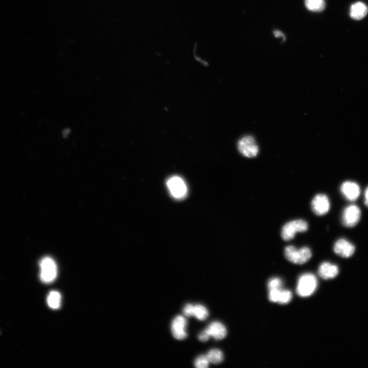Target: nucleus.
I'll return each instance as SVG.
<instances>
[{"instance_id":"f257e3e1","label":"nucleus","mask_w":368,"mask_h":368,"mask_svg":"<svg viewBox=\"0 0 368 368\" xmlns=\"http://www.w3.org/2000/svg\"><path fill=\"white\" fill-rule=\"evenodd\" d=\"M317 287L316 277L310 273L300 276L297 286V293L301 297H308L312 295Z\"/></svg>"},{"instance_id":"f03ea898","label":"nucleus","mask_w":368,"mask_h":368,"mask_svg":"<svg viewBox=\"0 0 368 368\" xmlns=\"http://www.w3.org/2000/svg\"><path fill=\"white\" fill-rule=\"evenodd\" d=\"M284 255L289 261L294 264H303L310 260L312 253L306 247L298 249L294 246H289L285 248Z\"/></svg>"},{"instance_id":"7ed1b4c3","label":"nucleus","mask_w":368,"mask_h":368,"mask_svg":"<svg viewBox=\"0 0 368 368\" xmlns=\"http://www.w3.org/2000/svg\"><path fill=\"white\" fill-rule=\"evenodd\" d=\"M40 266L41 281L45 283L53 282L58 276V266L55 261L51 257H46L41 261Z\"/></svg>"},{"instance_id":"20e7f679","label":"nucleus","mask_w":368,"mask_h":368,"mask_svg":"<svg viewBox=\"0 0 368 368\" xmlns=\"http://www.w3.org/2000/svg\"><path fill=\"white\" fill-rule=\"evenodd\" d=\"M308 224L302 219H297L286 223L282 228L281 237L285 241L292 240L299 232H304L308 229Z\"/></svg>"},{"instance_id":"39448f33","label":"nucleus","mask_w":368,"mask_h":368,"mask_svg":"<svg viewBox=\"0 0 368 368\" xmlns=\"http://www.w3.org/2000/svg\"><path fill=\"white\" fill-rule=\"evenodd\" d=\"M167 186L171 195L176 200L184 199L188 192V189L184 180L180 177L174 176L167 181Z\"/></svg>"},{"instance_id":"423d86ee","label":"nucleus","mask_w":368,"mask_h":368,"mask_svg":"<svg viewBox=\"0 0 368 368\" xmlns=\"http://www.w3.org/2000/svg\"><path fill=\"white\" fill-rule=\"evenodd\" d=\"M238 150L241 154L249 158L255 157L258 154L259 148L255 139L247 136L241 139L238 143Z\"/></svg>"},{"instance_id":"0eeeda50","label":"nucleus","mask_w":368,"mask_h":368,"mask_svg":"<svg viewBox=\"0 0 368 368\" xmlns=\"http://www.w3.org/2000/svg\"><path fill=\"white\" fill-rule=\"evenodd\" d=\"M361 217V211L359 208L354 205L347 206L342 214L341 221L344 226L351 228L356 226L359 222Z\"/></svg>"},{"instance_id":"6e6552de","label":"nucleus","mask_w":368,"mask_h":368,"mask_svg":"<svg viewBox=\"0 0 368 368\" xmlns=\"http://www.w3.org/2000/svg\"><path fill=\"white\" fill-rule=\"evenodd\" d=\"M311 207L315 214L318 216H323L329 212L330 208V203L327 195L318 194L312 199Z\"/></svg>"},{"instance_id":"1a4fd4ad","label":"nucleus","mask_w":368,"mask_h":368,"mask_svg":"<svg viewBox=\"0 0 368 368\" xmlns=\"http://www.w3.org/2000/svg\"><path fill=\"white\" fill-rule=\"evenodd\" d=\"M187 324V320L182 315H178L173 320L171 324V332L176 339L182 340L187 337V333L185 330Z\"/></svg>"},{"instance_id":"9d476101","label":"nucleus","mask_w":368,"mask_h":368,"mask_svg":"<svg viewBox=\"0 0 368 368\" xmlns=\"http://www.w3.org/2000/svg\"><path fill=\"white\" fill-rule=\"evenodd\" d=\"M354 246L344 238L337 240L333 247V250L335 254L343 258L351 257L355 252Z\"/></svg>"},{"instance_id":"9b49d317","label":"nucleus","mask_w":368,"mask_h":368,"mask_svg":"<svg viewBox=\"0 0 368 368\" xmlns=\"http://www.w3.org/2000/svg\"><path fill=\"white\" fill-rule=\"evenodd\" d=\"M340 192L348 201H355L358 199L360 194V188L355 182L346 181L340 186Z\"/></svg>"},{"instance_id":"f8f14e48","label":"nucleus","mask_w":368,"mask_h":368,"mask_svg":"<svg viewBox=\"0 0 368 368\" xmlns=\"http://www.w3.org/2000/svg\"><path fill=\"white\" fill-rule=\"evenodd\" d=\"M318 273L321 278L328 280L336 277L339 273V269L336 265L325 262L320 265Z\"/></svg>"},{"instance_id":"ddd939ff","label":"nucleus","mask_w":368,"mask_h":368,"mask_svg":"<svg viewBox=\"0 0 368 368\" xmlns=\"http://www.w3.org/2000/svg\"><path fill=\"white\" fill-rule=\"evenodd\" d=\"M368 8L363 3L357 2L353 4L350 9V16L355 20H360L367 14Z\"/></svg>"},{"instance_id":"4468645a","label":"nucleus","mask_w":368,"mask_h":368,"mask_svg":"<svg viewBox=\"0 0 368 368\" xmlns=\"http://www.w3.org/2000/svg\"><path fill=\"white\" fill-rule=\"evenodd\" d=\"M207 329L211 336L218 340L224 339L227 334L226 327L219 322H212Z\"/></svg>"},{"instance_id":"2eb2a0df","label":"nucleus","mask_w":368,"mask_h":368,"mask_svg":"<svg viewBox=\"0 0 368 368\" xmlns=\"http://www.w3.org/2000/svg\"><path fill=\"white\" fill-rule=\"evenodd\" d=\"M307 9L312 12H321L325 8V0H304Z\"/></svg>"},{"instance_id":"dca6fc26","label":"nucleus","mask_w":368,"mask_h":368,"mask_svg":"<svg viewBox=\"0 0 368 368\" xmlns=\"http://www.w3.org/2000/svg\"><path fill=\"white\" fill-rule=\"evenodd\" d=\"M62 297L57 291H51L47 297L48 306L53 309H58L61 307Z\"/></svg>"},{"instance_id":"f3484780","label":"nucleus","mask_w":368,"mask_h":368,"mask_svg":"<svg viewBox=\"0 0 368 368\" xmlns=\"http://www.w3.org/2000/svg\"><path fill=\"white\" fill-rule=\"evenodd\" d=\"M209 362L214 364H219L224 360V354L219 349H214L211 350L207 355Z\"/></svg>"},{"instance_id":"a211bd4d","label":"nucleus","mask_w":368,"mask_h":368,"mask_svg":"<svg viewBox=\"0 0 368 368\" xmlns=\"http://www.w3.org/2000/svg\"><path fill=\"white\" fill-rule=\"evenodd\" d=\"M209 315L207 309L203 305L198 304L194 306V316L201 321L206 320Z\"/></svg>"},{"instance_id":"6ab92c4d","label":"nucleus","mask_w":368,"mask_h":368,"mask_svg":"<svg viewBox=\"0 0 368 368\" xmlns=\"http://www.w3.org/2000/svg\"><path fill=\"white\" fill-rule=\"evenodd\" d=\"M292 299L291 292L287 290H281L278 303L280 304H286L290 302Z\"/></svg>"},{"instance_id":"aec40b11","label":"nucleus","mask_w":368,"mask_h":368,"mask_svg":"<svg viewBox=\"0 0 368 368\" xmlns=\"http://www.w3.org/2000/svg\"><path fill=\"white\" fill-rule=\"evenodd\" d=\"M209 360L207 355L199 356L194 361V365L198 368H206L209 366Z\"/></svg>"},{"instance_id":"412c9836","label":"nucleus","mask_w":368,"mask_h":368,"mask_svg":"<svg viewBox=\"0 0 368 368\" xmlns=\"http://www.w3.org/2000/svg\"><path fill=\"white\" fill-rule=\"evenodd\" d=\"M283 285L281 279L279 278H273L269 280L268 282L267 287L269 290L281 289Z\"/></svg>"},{"instance_id":"4be33fe9","label":"nucleus","mask_w":368,"mask_h":368,"mask_svg":"<svg viewBox=\"0 0 368 368\" xmlns=\"http://www.w3.org/2000/svg\"><path fill=\"white\" fill-rule=\"evenodd\" d=\"M281 290V289L269 290L268 294L269 301L274 303H278Z\"/></svg>"},{"instance_id":"5701e85b","label":"nucleus","mask_w":368,"mask_h":368,"mask_svg":"<svg viewBox=\"0 0 368 368\" xmlns=\"http://www.w3.org/2000/svg\"><path fill=\"white\" fill-rule=\"evenodd\" d=\"M194 306L191 304H187L184 308L183 312L184 314L188 317L194 316Z\"/></svg>"},{"instance_id":"b1692460","label":"nucleus","mask_w":368,"mask_h":368,"mask_svg":"<svg viewBox=\"0 0 368 368\" xmlns=\"http://www.w3.org/2000/svg\"><path fill=\"white\" fill-rule=\"evenodd\" d=\"M210 335L207 329H205V330L203 331L199 335V339L200 340L202 341H207L210 337Z\"/></svg>"},{"instance_id":"393cba45","label":"nucleus","mask_w":368,"mask_h":368,"mask_svg":"<svg viewBox=\"0 0 368 368\" xmlns=\"http://www.w3.org/2000/svg\"><path fill=\"white\" fill-rule=\"evenodd\" d=\"M274 35L276 38L282 39L283 41L285 40L284 34L279 31H274Z\"/></svg>"},{"instance_id":"a878e982","label":"nucleus","mask_w":368,"mask_h":368,"mask_svg":"<svg viewBox=\"0 0 368 368\" xmlns=\"http://www.w3.org/2000/svg\"><path fill=\"white\" fill-rule=\"evenodd\" d=\"M364 197V204L368 208V187L365 190Z\"/></svg>"}]
</instances>
